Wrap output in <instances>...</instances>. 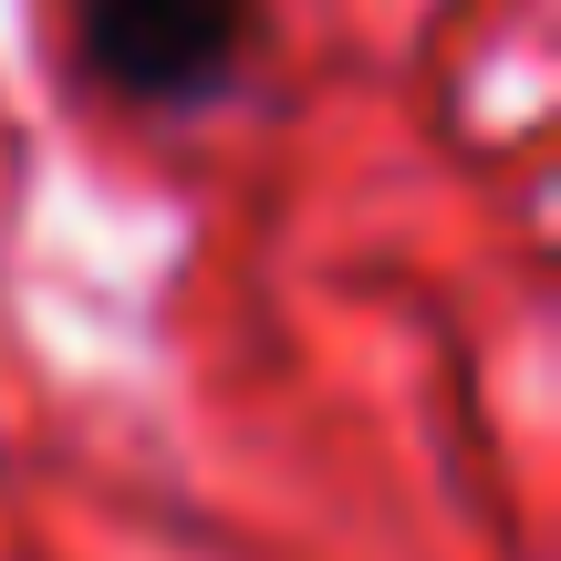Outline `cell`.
Returning <instances> with one entry per match:
<instances>
[{"label": "cell", "instance_id": "cell-1", "mask_svg": "<svg viewBox=\"0 0 561 561\" xmlns=\"http://www.w3.org/2000/svg\"><path fill=\"white\" fill-rule=\"evenodd\" d=\"M271 53V0H73V73L136 115H219Z\"/></svg>", "mask_w": 561, "mask_h": 561}]
</instances>
